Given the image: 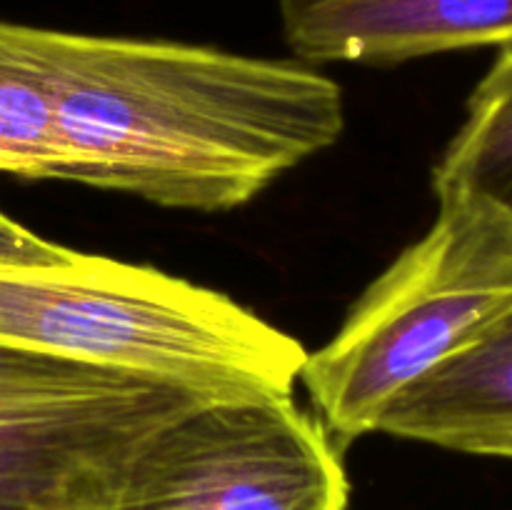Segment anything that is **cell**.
Listing matches in <instances>:
<instances>
[{"instance_id":"obj_1","label":"cell","mask_w":512,"mask_h":510,"mask_svg":"<svg viewBox=\"0 0 512 510\" xmlns=\"http://www.w3.org/2000/svg\"><path fill=\"white\" fill-rule=\"evenodd\" d=\"M65 155L63 180L228 213L333 148L343 88L305 60L20 23Z\"/></svg>"},{"instance_id":"obj_5","label":"cell","mask_w":512,"mask_h":510,"mask_svg":"<svg viewBox=\"0 0 512 510\" xmlns=\"http://www.w3.org/2000/svg\"><path fill=\"white\" fill-rule=\"evenodd\" d=\"M280 23L310 65H398L512 45V0H280Z\"/></svg>"},{"instance_id":"obj_7","label":"cell","mask_w":512,"mask_h":510,"mask_svg":"<svg viewBox=\"0 0 512 510\" xmlns=\"http://www.w3.org/2000/svg\"><path fill=\"white\" fill-rule=\"evenodd\" d=\"M468 190L512 220V45L500 48L433 168V190Z\"/></svg>"},{"instance_id":"obj_9","label":"cell","mask_w":512,"mask_h":510,"mask_svg":"<svg viewBox=\"0 0 512 510\" xmlns=\"http://www.w3.org/2000/svg\"><path fill=\"white\" fill-rule=\"evenodd\" d=\"M75 255L78 250L40 238L38 233L23 228L0 210V270L55 268L70 263Z\"/></svg>"},{"instance_id":"obj_6","label":"cell","mask_w":512,"mask_h":510,"mask_svg":"<svg viewBox=\"0 0 512 510\" xmlns=\"http://www.w3.org/2000/svg\"><path fill=\"white\" fill-rule=\"evenodd\" d=\"M375 433L512 460V305L403 390Z\"/></svg>"},{"instance_id":"obj_4","label":"cell","mask_w":512,"mask_h":510,"mask_svg":"<svg viewBox=\"0 0 512 510\" xmlns=\"http://www.w3.org/2000/svg\"><path fill=\"white\" fill-rule=\"evenodd\" d=\"M343 450L293 398L205 400L125 473L118 510H345Z\"/></svg>"},{"instance_id":"obj_2","label":"cell","mask_w":512,"mask_h":510,"mask_svg":"<svg viewBox=\"0 0 512 510\" xmlns=\"http://www.w3.org/2000/svg\"><path fill=\"white\" fill-rule=\"evenodd\" d=\"M0 343L123 370L200 400L293 398L308 350L220 290L78 253L0 270Z\"/></svg>"},{"instance_id":"obj_3","label":"cell","mask_w":512,"mask_h":510,"mask_svg":"<svg viewBox=\"0 0 512 510\" xmlns=\"http://www.w3.org/2000/svg\"><path fill=\"white\" fill-rule=\"evenodd\" d=\"M433 225L308 353L300 383L340 450L375 433L408 385L512 305V220L468 190H435Z\"/></svg>"},{"instance_id":"obj_8","label":"cell","mask_w":512,"mask_h":510,"mask_svg":"<svg viewBox=\"0 0 512 510\" xmlns=\"http://www.w3.org/2000/svg\"><path fill=\"white\" fill-rule=\"evenodd\" d=\"M0 173L63 180L65 155L43 78L20 38L0 20Z\"/></svg>"}]
</instances>
